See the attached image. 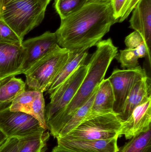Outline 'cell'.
<instances>
[{
	"mask_svg": "<svg viewBox=\"0 0 151 152\" xmlns=\"http://www.w3.org/2000/svg\"><path fill=\"white\" fill-rule=\"evenodd\" d=\"M98 86L95 88L91 96L87 100V102L82 104L71 117L68 122L59 133L56 138L64 137L85 120L93 103Z\"/></svg>",
	"mask_w": 151,
	"mask_h": 152,
	"instance_id": "d6986e66",
	"label": "cell"
},
{
	"mask_svg": "<svg viewBox=\"0 0 151 152\" xmlns=\"http://www.w3.org/2000/svg\"><path fill=\"white\" fill-rule=\"evenodd\" d=\"M125 43L127 48L137 49L140 52L142 58L146 57L148 59V52L144 40L138 32L134 31L127 36Z\"/></svg>",
	"mask_w": 151,
	"mask_h": 152,
	"instance_id": "484cf974",
	"label": "cell"
},
{
	"mask_svg": "<svg viewBox=\"0 0 151 152\" xmlns=\"http://www.w3.org/2000/svg\"><path fill=\"white\" fill-rule=\"evenodd\" d=\"M150 128L151 99L137 107L129 118L123 121L120 135H124L128 140Z\"/></svg>",
	"mask_w": 151,
	"mask_h": 152,
	"instance_id": "8fae6325",
	"label": "cell"
},
{
	"mask_svg": "<svg viewBox=\"0 0 151 152\" xmlns=\"http://www.w3.org/2000/svg\"><path fill=\"white\" fill-rule=\"evenodd\" d=\"M19 141L16 138H7L0 146V152H18Z\"/></svg>",
	"mask_w": 151,
	"mask_h": 152,
	"instance_id": "4316f807",
	"label": "cell"
},
{
	"mask_svg": "<svg viewBox=\"0 0 151 152\" xmlns=\"http://www.w3.org/2000/svg\"><path fill=\"white\" fill-rule=\"evenodd\" d=\"M96 46V50L87 64V74L74 97L64 110L47 123L50 134L54 138H56L71 117L87 102L104 79L111 63L118 54V48L111 38L100 41Z\"/></svg>",
	"mask_w": 151,
	"mask_h": 152,
	"instance_id": "7a4b0ae2",
	"label": "cell"
},
{
	"mask_svg": "<svg viewBox=\"0 0 151 152\" xmlns=\"http://www.w3.org/2000/svg\"><path fill=\"white\" fill-rule=\"evenodd\" d=\"M133 10L129 27L139 33L143 38L151 66V0H140Z\"/></svg>",
	"mask_w": 151,
	"mask_h": 152,
	"instance_id": "30bf717a",
	"label": "cell"
},
{
	"mask_svg": "<svg viewBox=\"0 0 151 152\" xmlns=\"http://www.w3.org/2000/svg\"><path fill=\"white\" fill-rule=\"evenodd\" d=\"M9 79V78L6 79H2L0 77V86H1L2 84H3L4 83H5Z\"/></svg>",
	"mask_w": 151,
	"mask_h": 152,
	"instance_id": "d6a6232c",
	"label": "cell"
},
{
	"mask_svg": "<svg viewBox=\"0 0 151 152\" xmlns=\"http://www.w3.org/2000/svg\"><path fill=\"white\" fill-rule=\"evenodd\" d=\"M126 0H112L111 1L114 17L118 21Z\"/></svg>",
	"mask_w": 151,
	"mask_h": 152,
	"instance_id": "f1b7e54d",
	"label": "cell"
},
{
	"mask_svg": "<svg viewBox=\"0 0 151 152\" xmlns=\"http://www.w3.org/2000/svg\"><path fill=\"white\" fill-rule=\"evenodd\" d=\"M114 104V94L111 84L108 78L104 79L98 86L93 103L85 121L113 113Z\"/></svg>",
	"mask_w": 151,
	"mask_h": 152,
	"instance_id": "9a60e30c",
	"label": "cell"
},
{
	"mask_svg": "<svg viewBox=\"0 0 151 152\" xmlns=\"http://www.w3.org/2000/svg\"><path fill=\"white\" fill-rule=\"evenodd\" d=\"M7 139V137L5 136V135L0 130V146L4 143Z\"/></svg>",
	"mask_w": 151,
	"mask_h": 152,
	"instance_id": "4dcf8cb0",
	"label": "cell"
},
{
	"mask_svg": "<svg viewBox=\"0 0 151 152\" xmlns=\"http://www.w3.org/2000/svg\"><path fill=\"white\" fill-rule=\"evenodd\" d=\"M24 56L17 75H25L43 58L59 47L55 33L47 31L43 34L27 39L22 44Z\"/></svg>",
	"mask_w": 151,
	"mask_h": 152,
	"instance_id": "ba28073f",
	"label": "cell"
},
{
	"mask_svg": "<svg viewBox=\"0 0 151 152\" xmlns=\"http://www.w3.org/2000/svg\"><path fill=\"white\" fill-rule=\"evenodd\" d=\"M11 1V0H0V9L4 5V4H7V3L9 2L10 1ZM50 2L51 1V0H48Z\"/></svg>",
	"mask_w": 151,
	"mask_h": 152,
	"instance_id": "1f68e13d",
	"label": "cell"
},
{
	"mask_svg": "<svg viewBox=\"0 0 151 152\" xmlns=\"http://www.w3.org/2000/svg\"><path fill=\"white\" fill-rule=\"evenodd\" d=\"M87 69V64L80 66L57 89L50 95V102L45 108L46 125L55 115L68 106L85 77Z\"/></svg>",
	"mask_w": 151,
	"mask_h": 152,
	"instance_id": "52a82bcc",
	"label": "cell"
},
{
	"mask_svg": "<svg viewBox=\"0 0 151 152\" xmlns=\"http://www.w3.org/2000/svg\"><path fill=\"white\" fill-rule=\"evenodd\" d=\"M118 137L102 140L56 139L58 146L75 152H118Z\"/></svg>",
	"mask_w": 151,
	"mask_h": 152,
	"instance_id": "7c38bea8",
	"label": "cell"
},
{
	"mask_svg": "<svg viewBox=\"0 0 151 152\" xmlns=\"http://www.w3.org/2000/svg\"><path fill=\"white\" fill-rule=\"evenodd\" d=\"M88 55L87 50H70L68 59L47 90L48 94L51 95L55 92L80 66L84 64Z\"/></svg>",
	"mask_w": 151,
	"mask_h": 152,
	"instance_id": "2e32d148",
	"label": "cell"
},
{
	"mask_svg": "<svg viewBox=\"0 0 151 152\" xmlns=\"http://www.w3.org/2000/svg\"><path fill=\"white\" fill-rule=\"evenodd\" d=\"M48 0H11L0 9V18L23 40L44 19Z\"/></svg>",
	"mask_w": 151,
	"mask_h": 152,
	"instance_id": "3957f363",
	"label": "cell"
},
{
	"mask_svg": "<svg viewBox=\"0 0 151 152\" xmlns=\"http://www.w3.org/2000/svg\"><path fill=\"white\" fill-rule=\"evenodd\" d=\"M146 76V71L140 66L131 69L113 70L108 79L114 94V113L118 116L121 114L127 97L134 84Z\"/></svg>",
	"mask_w": 151,
	"mask_h": 152,
	"instance_id": "9c48e42d",
	"label": "cell"
},
{
	"mask_svg": "<svg viewBox=\"0 0 151 152\" xmlns=\"http://www.w3.org/2000/svg\"><path fill=\"white\" fill-rule=\"evenodd\" d=\"M151 79L148 76L137 81L133 86L122 108L119 118L126 120L134 110L151 99Z\"/></svg>",
	"mask_w": 151,
	"mask_h": 152,
	"instance_id": "5bb4252c",
	"label": "cell"
},
{
	"mask_svg": "<svg viewBox=\"0 0 151 152\" xmlns=\"http://www.w3.org/2000/svg\"><path fill=\"white\" fill-rule=\"evenodd\" d=\"M23 42L9 25L0 18V43L22 45Z\"/></svg>",
	"mask_w": 151,
	"mask_h": 152,
	"instance_id": "d4e9b609",
	"label": "cell"
},
{
	"mask_svg": "<svg viewBox=\"0 0 151 152\" xmlns=\"http://www.w3.org/2000/svg\"><path fill=\"white\" fill-rule=\"evenodd\" d=\"M115 58L120 63L121 67L131 69L138 66V60L142 57L138 50L126 48L120 50L119 53L117 54Z\"/></svg>",
	"mask_w": 151,
	"mask_h": 152,
	"instance_id": "cb8c5ba5",
	"label": "cell"
},
{
	"mask_svg": "<svg viewBox=\"0 0 151 152\" xmlns=\"http://www.w3.org/2000/svg\"><path fill=\"white\" fill-rule=\"evenodd\" d=\"M119 152H151V128L131 138Z\"/></svg>",
	"mask_w": 151,
	"mask_h": 152,
	"instance_id": "ffe728a7",
	"label": "cell"
},
{
	"mask_svg": "<svg viewBox=\"0 0 151 152\" xmlns=\"http://www.w3.org/2000/svg\"><path fill=\"white\" fill-rule=\"evenodd\" d=\"M61 20L55 33L57 42L69 50H87L95 46L118 22L111 1H89L79 10Z\"/></svg>",
	"mask_w": 151,
	"mask_h": 152,
	"instance_id": "6da1fadb",
	"label": "cell"
},
{
	"mask_svg": "<svg viewBox=\"0 0 151 152\" xmlns=\"http://www.w3.org/2000/svg\"><path fill=\"white\" fill-rule=\"evenodd\" d=\"M9 106L0 110V130L7 138L21 139L47 130L30 114L12 111Z\"/></svg>",
	"mask_w": 151,
	"mask_h": 152,
	"instance_id": "8992f818",
	"label": "cell"
},
{
	"mask_svg": "<svg viewBox=\"0 0 151 152\" xmlns=\"http://www.w3.org/2000/svg\"><path fill=\"white\" fill-rule=\"evenodd\" d=\"M89 0H55L54 6L61 20L81 9Z\"/></svg>",
	"mask_w": 151,
	"mask_h": 152,
	"instance_id": "44dd1931",
	"label": "cell"
},
{
	"mask_svg": "<svg viewBox=\"0 0 151 152\" xmlns=\"http://www.w3.org/2000/svg\"><path fill=\"white\" fill-rule=\"evenodd\" d=\"M89 1H111L112 0H89Z\"/></svg>",
	"mask_w": 151,
	"mask_h": 152,
	"instance_id": "836d02e7",
	"label": "cell"
},
{
	"mask_svg": "<svg viewBox=\"0 0 151 152\" xmlns=\"http://www.w3.org/2000/svg\"><path fill=\"white\" fill-rule=\"evenodd\" d=\"M40 92L33 90L24 91L19 95L11 104L9 106L10 110L26 113L32 102Z\"/></svg>",
	"mask_w": 151,
	"mask_h": 152,
	"instance_id": "7402d4cb",
	"label": "cell"
},
{
	"mask_svg": "<svg viewBox=\"0 0 151 152\" xmlns=\"http://www.w3.org/2000/svg\"><path fill=\"white\" fill-rule=\"evenodd\" d=\"M45 104L43 93L40 92L29 106L26 113L38 121L41 126L48 129L45 118Z\"/></svg>",
	"mask_w": 151,
	"mask_h": 152,
	"instance_id": "603a6c76",
	"label": "cell"
},
{
	"mask_svg": "<svg viewBox=\"0 0 151 152\" xmlns=\"http://www.w3.org/2000/svg\"><path fill=\"white\" fill-rule=\"evenodd\" d=\"M24 56L22 45L0 43V77L6 79L17 76Z\"/></svg>",
	"mask_w": 151,
	"mask_h": 152,
	"instance_id": "4fadbf2b",
	"label": "cell"
},
{
	"mask_svg": "<svg viewBox=\"0 0 151 152\" xmlns=\"http://www.w3.org/2000/svg\"><path fill=\"white\" fill-rule=\"evenodd\" d=\"M139 1L140 0H126L122 10L121 17L119 19L118 22L121 23L123 22L127 18Z\"/></svg>",
	"mask_w": 151,
	"mask_h": 152,
	"instance_id": "83f0119b",
	"label": "cell"
},
{
	"mask_svg": "<svg viewBox=\"0 0 151 152\" xmlns=\"http://www.w3.org/2000/svg\"><path fill=\"white\" fill-rule=\"evenodd\" d=\"M50 134L48 131L19 139L18 152H45Z\"/></svg>",
	"mask_w": 151,
	"mask_h": 152,
	"instance_id": "ac0fdd59",
	"label": "cell"
},
{
	"mask_svg": "<svg viewBox=\"0 0 151 152\" xmlns=\"http://www.w3.org/2000/svg\"><path fill=\"white\" fill-rule=\"evenodd\" d=\"M70 50L60 46L43 58L26 74V84L29 89L47 91L58 73L69 58Z\"/></svg>",
	"mask_w": 151,
	"mask_h": 152,
	"instance_id": "277c9868",
	"label": "cell"
},
{
	"mask_svg": "<svg viewBox=\"0 0 151 152\" xmlns=\"http://www.w3.org/2000/svg\"><path fill=\"white\" fill-rule=\"evenodd\" d=\"M26 83L20 78H9L0 86V110L9 106L13 100L25 91Z\"/></svg>",
	"mask_w": 151,
	"mask_h": 152,
	"instance_id": "e0dca14e",
	"label": "cell"
},
{
	"mask_svg": "<svg viewBox=\"0 0 151 152\" xmlns=\"http://www.w3.org/2000/svg\"><path fill=\"white\" fill-rule=\"evenodd\" d=\"M51 152H75L73 151H70V150H67L65 148H63V147H60V146H55L52 149Z\"/></svg>",
	"mask_w": 151,
	"mask_h": 152,
	"instance_id": "f546056e",
	"label": "cell"
},
{
	"mask_svg": "<svg viewBox=\"0 0 151 152\" xmlns=\"http://www.w3.org/2000/svg\"><path fill=\"white\" fill-rule=\"evenodd\" d=\"M123 121L114 113L83 121L61 138L77 140H102L118 137Z\"/></svg>",
	"mask_w": 151,
	"mask_h": 152,
	"instance_id": "5b68a950",
	"label": "cell"
}]
</instances>
